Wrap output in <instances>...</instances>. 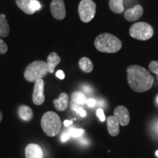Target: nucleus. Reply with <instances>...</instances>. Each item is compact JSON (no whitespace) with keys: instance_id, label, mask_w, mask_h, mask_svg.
I'll use <instances>...</instances> for the list:
<instances>
[{"instance_id":"25","label":"nucleus","mask_w":158,"mask_h":158,"mask_svg":"<svg viewBox=\"0 0 158 158\" xmlns=\"http://www.w3.org/2000/svg\"><path fill=\"white\" fill-rule=\"evenodd\" d=\"M31 8L35 12L39 10H40L41 8L40 3L37 0H34V1L31 2Z\"/></svg>"},{"instance_id":"14","label":"nucleus","mask_w":158,"mask_h":158,"mask_svg":"<svg viewBox=\"0 0 158 158\" xmlns=\"http://www.w3.org/2000/svg\"><path fill=\"white\" fill-rule=\"evenodd\" d=\"M61 62V58L56 53L52 52L48 55L47 58V64H48V73H53L54 72L55 68Z\"/></svg>"},{"instance_id":"1","label":"nucleus","mask_w":158,"mask_h":158,"mask_svg":"<svg viewBox=\"0 0 158 158\" xmlns=\"http://www.w3.org/2000/svg\"><path fill=\"white\" fill-rule=\"evenodd\" d=\"M127 82L136 92H143L152 87L154 78L147 69L139 65H130L127 69Z\"/></svg>"},{"instance_id":"8","label":"nucleus","mask_w":158,"mask_h":158,"mask_svg":"<svg viewBox=\"0 0 158 158\" xmlns=\"http://www.w3.org/2000/svg\"><path fill=\"white\" fill-rule=\"evenodd\" d=\"M50 8L53 17L56 20H62L66 16V10L63 0H53Z\"/></svg>"},{"instance_id":"6","label":"nucleus","mask_w":158,"mask_h":158,"mask_svg":"<svg viewBox=\"0 0 158 158\" xmlns=\"http://www.w3.org/2000/svg\"><path fill=\"white\" fill-rule=\"evenodd\" d=\"M78 13L83 22L89 23L96 13V4L92 0H81L78 5Z\"/></svg>"},{"instance_id":"18","label":"nucleus","mask_w":158,"mask_h":158,"mask_svg":"<svg viewBox=\"0 0 158 158\" xmlns=\"http://www.w3.org/2000/svg\"><path fill=\"white\" fill-rule=\"evenodd\" d=\"M109 7L114 13L120 14L124 10L123 0H110Z\"/></svg>"},{"instance_id":"34","label":"nucleus","mask_w":158,"mask_h":158,"mask_svg":"<svg viewBox=\"0 0 158 158\" xmlns=\"http://www.w3.org/2000/svg\"><path fill=\"white\" fill-rule=\"evenodd\" d=\"M2 118H3V116H2V114L1 110H0V122L2 120Z\"/></svg>"},{"instance_id":"19","label":"nucleus","mask_w":158,"mask_h":158,"mask_svg":"<svg viewBox=\"0 0 158 158\" xmlns=\"http://www.w3.org/2000/svg\"><path fill=\"white\" fill-rule=\"evenodd\" d=\"M79 67L81 70L85 73H90L93 70V64L87 57H82L79 61Z\"/></svg>"},{"instance_id":"33","label":"nucleus","mask_w":158,"mask_h":158,"mask_svg":"<svg viewBox=\"0 0 158 158\" xmlns=\"http://www.w3.org/2000/svg\"><path fill=\"white\" fill-rule=\"evenodd\" d=\"M81 143L84 144V145H86V144L88 143V141H86L85 139H81Z\"/></svg>"},{"instance_id":"35","label":"nucleus","mask_w":158,"mask_h":158,"mask_svg":"<svg viewBox=\"0 0 158 158\" xmlns=\"http://www.w3.org/2000/svg\"><path fill=\"white\" fill-rule=\"evenodd\" d=\"M155 154H156V156H157V157H158V150H157V151H156Z\"/></svg>"},{"instance_id":"15","label":"nucleus","mask_w":158,"mask_h":158,"mask_svg":"<svg viewBox=\"0 0 158 158\" xmlns=\"http://www.w3.org/2000/svg\"><path fill=\"white\" fill-rule=\"evenodd\" d=\"M19 115L21 119L25 122H29L33 117V111L29 106L22 105L19 108Z\"/></svg>"},{"instance_id":"26","label":"nucleus","mask_w":158,"mask_h":158,"mask_svg":"<svg viewBox=\"0 0 158 158\" xmlns=\"http://www.w3.org/2000/svg\"><path fill=\"white\" fill-rule=\"evenodd\" d=\"M97 116H98V118L102 122L106 120V116H105L104 111L102 108H98V109L97 110Z\"/></svg>"},{"instance_id":"24","label":"nucleus","mask_w":158,"mask_h":158,"mask_svg":"<svg viewBox=\"0 0 158 158\" xmlns=\"http://www.w3.org/2000/svg\"><path fill=\"white\" fill-rule=\"evenodd\" d=\"M7 51V45L3 40L0 38V54H5Z\"/></svg>"},{"instance_id":"20","label":"nucleus","mask_w":158,"mask_h":158,"mask_svg":"<svg viewBox=\"0 0 158 158\" xmlns=\"http://www.w3.org/2000/svg\"><path fill=\"white\" fill-rule=\"evenodd\" d=\"M72 98V102L77 105H84L86 103L87 101V98L84 93L81 92H76L71 96Z\"/></svg>"},{"instance_id":"5","label":"nucleus","mask_w":158,"mask_h":158,"mask_svg":"<svg viewBox=\"0 0 158 158\" xmlns=\"http://www.w3.org/2000/svg\"><path fill=\"white\" fill-rule=\"evenodd\" d=\"M130 36L139 40H147L154 35V29L151 25L146 22L135 23L130 27Z\"/></svg>"},{"instance_id":"32","label":"nucleus","mask_w":158,"mask_h":158,"mask_svg":"<svg viewBox=\"0 0 158 158\" xmlns=\"http://www.w3.org/2000/svg\"><path fill=\"white\" fill-rule=\"evenodd\" d=\"M154 128H155V129H154V130H155L156 133H157L158 134V121L155 123V127H154Z\"/></svg>"},{"instance_id":"29","label":"nucleus","mask_w":158,"mask_h":158,"mask_svg":"<svg viewBox=\"0 0 158 158\" xmlns=\"http://www.w3.org/2000/svg\"><path fill=\"white\" fill-rule=\"evenodd\" d=\"M96 103H97L96 100L92 98L89 99V100H87V101H86V104H87L89 107H94V106H95Z\"/></svg>"},{"instance_id":"3","label":"nucleus","mask_w":158,"mask_h":158,"mask_svg":"<svg viewBox=\"0 0 158 158\" xmlns=\"http://www.w3.org/2000/svg\"><path fill=\"white\" fill-rule=\"evenodd\" d=\"M41 127L44 133L49 137L58 135L62 127V122L58 114L54 111H48L41 118Z\"/></svg>"},{"instance_id":"30","label":"nucleus","mask_w":158,"mask_h":158,"mask_svg":"<svg viewBox=\"0 0 158 158\" xmlns=\"http://www.w3.org/2000/svg\"><path fill=\"white\" fill-rule=\"evenodd\" d=\"M56 76L57 78H59V79H62V80L65 78V75L64 73V72H63V71L61 70L57 71L56 73Z\"/></svg>"},{"instance_id":"16","label":"nucleus","mask_w":158,"mask_h":158,"mask_svg":"<svg viewBox=\"0 0 158 158\" xmlns=\"http://www.w3.org/2000/svg\"><path fill=\"white\" fill-rule=\"evenodd\" d=\"M32 1L34 0H15V3L18 7L23 12H24L26 14L32 15L35 13V11L31 8V3Z\"/></svg>"},{"instance_id":"28","label":"nucleus","mask_w":158,"mask_h":158,"mask_svg":"<svg viewBox=\"0 0 158 158\" xmlns=\"http://www.w3.org/2000/svg\"><path fill=\"white\" fill-rule=\"evenodd\" d=\"M83 89V91L85 92L86 94H91L92 93V92H93V90H92V89L89 86H88V85H86V86H84L82 87Z\"/></svg>"},{"instance_id":"2","label":"nucleus","mask_w":158,"mask_h":158,"mask_svg":"<svg viewBox=\"0 0 158 158\" xmlns=\"http://www.w3.org/2000/svg\"><path fill=\"white\" fill-rule=\"evenodd\" d=\"M95 48L102 53L114 54L122 48V43L118 37L109 33L98 35L94 40Z\"/></svg>"},{"instance_id":"13","label":"nucleus","mask_w":158,"mask_h":158,"mask_svg":"<svg viewBox=\"0 0 158 158\" xmlns=\"http://www.w3.org/2000/svg\"><path fill=\"white\" fill-rule=\"evenodd\" d=\"M107 127L110 135L116 136L119 133V124L114 116H108L107 118Z\"/></svg>"},{"instance_id":"27","label":"nucleus","mask_w":158,"mask_h":158,"mask_svg":"<svg viewBox=\"0 0 158 158\" xmlns=\"http://www.w3.org/2000/svg\"><path fill=\"white\" fill-rule=\"evenodd\" d=\"M70 135L68 133V131L63 132L62 135H61V141H62V142L67 141L69 139V138H70Z\"/></svg>"},{"instance_id":"10","label":"nucleus","mask_w":158,"mask_h":158,"mask_svg":"<svg viewBox=\"0 0 158 158\" xmlns=\"http://www.w3.org/2000/svg\"><path fill=\"white\" fill-rule=\"evenodd\" d=\"M143 13V9L141 5H136L131 8L127 9L124 12V19L128 21H137L142 16Z\"/></svg>"},{"instance_id":"12","label":"nucleus","mask_w":158,"mask_h":158,"mask_svg":"<svg viewBox=\"0 0 158 158\" xmlns=\"http://www.w3.org/2000/svg\"><path fill=\"white\" fill-rule=\"evenodd\" d=\"M55 108L59 111L66 110L69 104V96L66 92H62L57 99L54 100Z\"/></svg>"},{"instance_id":"21","label":"nucleus","mask_w":158,"mask_h":158,"mask_svg":"<svg viewBox=\"0 0 158 158\" xmlns=\"http://www.w3.org/2000/svg\"><path fill=\"white\" fill-rule=\"evenodd\" d=\"M68 133L70 134V136L74 138H78L81 136L84 133V130L83 129H80V128H74L72 127L68 130Z\"/></svg>"},{"instance_id":"11","label":"nucleus","mask_w":158,"mask_h":158,"mask_svg":"<svg viewBox=\"0 0 158 158\" xmlns=\"http://www.w3.org/2000/svg\"><path fill=\"white\" fill-rule=\"evenodd\" d=\"M26 158H43L42 148L35 143H29L25 149Z\"/></svg>"},{"instance_id":"7","label":"nucleus","mask_w":158,"mask_h":158,"mask_svg":"<svg viewBox=\"0 0 158 158\" xmlns=\"http://www.w3.org/2000/svg\"><path fill=\"white\" fill-rule=\"evenodd\" d=\"M32 100L36 106H40L45 101L44 81L43 80V78L38 79L35 81Z\"/></svg>"},{"instance_id":"4","label":"nucleus","mask_w":158,"mask_h":158,"mask_svg":"<svg viewBox=\"0 0 158 158\" xmlns=\"http://www.w3.org/2000/svg\"><path fill=\"white\" fill-rule=\"evenodd\" d=\"M48 73L47 62L37 60L31 62L27 67L24 71V78L27 81L35 82L38 79L43 78Z\"/></svg>"},{"instance_id":"23","label":"nucleus","mask_w":158,"mask_h":158,"mask_svg":"<svg viewBox=\"0 0 158 158\" xmlns=\"http://www.w3.org/2000/svg\"><path fill=\"white\" fill-rule=\"evenodd\" d=\"M149 68L153 73L158 74V61H152L150 62Z\"/></svg>"},{"instance_id":"22","label":"nucleus","mask_w":158,"mask_h":158,"mask_svg":"<svg viewBox=\"0 0 158 158\" xmlns=\"http://www.w3.org/2000/svg\"><path fill=\"white\" fill-rule=\"evenodd\" d=\"M71 108L73 110H75V111H76L79 115L81 116V117H85V116H86V110H85L82 107H81L80 105H77L73 103V102H72V103H71Z\"/></svg>"},{"instance_id":"36","label":"nucleus","mask_w":158,"mask_h":158,"mask_svg":"<svg viewBox=\"0 0 158 158\" xmlns=\"http://www.w3.org/2000/svg\"><path fill=\"white\" fill-rule=\"evenodd\" d=\"M157 103H158V97H157Z\"/></svg>"},{"instance_id":"17","label":"nucleus","mask_w":158,"mask_h":158,"mask_svg":"<svg viewBox=\"0 0 158 158\" xmlns=\"http://www.w3.org/2000/svg\"><path fill=\"white\" fill-rule=\"evenodd\" d=\"M10 33V26L6 15L0 13V37H7Z\"/></svg>"},{"instance_id":"31","label":"nucleus","mask_w":158,"mask_h":158,"mask_svg":"<svg viewBox=\"0 0 158 158\" xmlns=\"http://www.w3.org/2000/svg\"><path fill=\"white\" fill-rule=\"evenodd\" d=\"M72 123L73 122L70 121V120H65V121H64V125L65 127H69Z\"/></svg>"},{"instance_id":"9","label":"nucleus","mask_w":158,"mask_h":158,"mask_svg":"<svg viewBox=\"0 0 158 158\" xmlns=\"http://www.w3.org/2000/svg\"><path fill=\"white\" fill-rule=\"evenodd\" d=\"M114 117L116 118L118 124L122 126H126L130 122V114L127 108L123 106H117L114 109Z\"/></svg>"}]
</instances>
